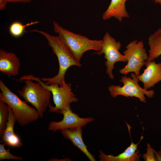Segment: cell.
I'll return each mask as SVG.
<instances>
[{"instance_id": "9", "label": "cell", "mask_w": 161, "mask_h": 161, "mask_svg": "<svg viewBox=\"0 0 161 161\" xmlns=\"http://www.w3.org/2000/svg\"><path fill=\"white\" fill-rule=\"evenodd\" d=\"M57 113L63 115L62 120L59 121H51L48 125L49 130L55 132L58 130L82 127L95 120L92 117L82 118L74 113L71 108L59 111Z\"/></svg>"}, {"instance_id": "11", "label": "cell", "mask_w": 161, "mask_h": 161, "mask_svg": "<svg viewBox=\"0 0 161 161\" xmlns=\"http://www.w3.org/2000/svg\"><path fill=\"white\" fill-rule=\"evenodd\" d=\"M145 66L143 72L137 78L143 83V88L147 90L161 81V63H157L153 60Z\"/></svg>"}, {"instance_id": "13", "label": "cell", "mask_w": 161, "mask_h": 161, "mask_svg": "<svg viewBox=\"0 0 161 161\" xmlns=\"http://www.w3.org/2000/svg\"><path fill=\"white\" fill-rule=\"evenodd\" d=\"M63 136L69 140L72 144L81 151L91 161H95L94 156L88 150L82 137V127L66 129L60 130Z\"/></svg>"}, {"instance_id": "18", "label": "cell", "mask_w": 161, "mask_h": 161, "mask_svg": "<svg viewBox=\"0 0 161 161\" xmlns=\"http://www.w3.org/2000/svg\"><path fill=\"white\" fill-rule=\"evenodd\" d=\"M39 22L35 21L23 24L18 21L13 22L10 25L9 31L10 34L15 37H19L21 36L25 32L26 27L36 24Z\"/></svg>"}, {"instance_id": "25", "label": "cell", "mask_w": 161, "mask_h": 161, "mask_svg": "<svg viewBox=\"0 0 161 161\" xmlns=\"http://www.w3.org/2000/svg\"><path fill=\"white\" fill-rule=\"evenodd\" d=\"M160 150L157 152L160 154H161V146L160 147Z\"/></svg>"}, {"instance_id": "14", "label": "cell", "mask_w": 161, "mask_h": 161, "mask_svg": "<svg viewBox=\"0 0 161 161\" xmlns=\"http://www.w3.org/2000/svg\"><path fill=\"white\" fill-rule=\"evenodd\" d=\"M9 117L6 127L1 137V142L5 145L13 147H20L23 145L19 136L14 131L16 119L11 108L9 106Z\"/></svg>"}, {"instance_id": "7", "label": "cell", "mask_w": 161, "mask_h": 161, "mask_svg": "<svg viewBox=\"0 0 161 161\" xmlns=\"http://www.w3.org/2000/svg\"><path fill=\"white\" fill-rule=\"evenodd\" d=\"M123 54L126 56L127 63L119 72L125 75L133 72L137 76L140 75V70L145 65L148 57L143 42L134 40L128 44Z\"/></svg>"}, {"instance_id": "16", "label": "cell", "mask_w": 161, "mask_h": 161, "mask_svg": "<svg viewBox=\"0 0 161 161\" xmlns=\"http://www.w3.org/2000/svg\"><path fill=\"white\" fill-rule=\"evenodd\" d=\"M148 44L149 47V55L146 61L145 66L150 62L158 58L161 55V28H159L148 38Z\"/></svg>"}, {"instance_id": "20", "label": "cell", "mask_w": 161, "mask_h": 161, "mask_svg": "<svg viewBox=\"0 0 161 161\" xmlns=\"http://www.w3.org/2000/svg\"><path fill=\"white\" fill-rule=\"evenodd\" d=\"M147 152L143 155V158L145 161H156L154 150L149 143L147 144Z\"/></svg>"}, {"instance_id": "17", "label": "cell", "mask_w": 161, "mask_h": 161, "mask_svg": "<svg viewBox=\"0 0 161 161\" xmlns=\"http://www.w3.org/2000/svg\"><path fill=\"white\" fill-rule=\"evenodd\" d=\"M9 117L8 106L0 100V137H2L6 127Z\"/></svg>"}, {"instance_id": "6", "label": "cell", "mask_w": 161, "mask_h": 161, "mask_svg": "<svg viewBox=\"0 0 161 161\" xmlns=\"http://www.w3.org/2000/svg\"><path fill=\"white\" fill-rule=\"evenodd\" d=\"M131 78L127 77L126 75L122 76L120 81L123 86L111 85L108 89L111 97L116 98L118 95L125 97H134L138 98L141 102L146 103L145 95L149 98L153 97L154 95L153 90H147L141 87L139 85V81L137 76L134 73L130 75Z\"/></svg>"}, {"instance_id": "21", "label": "cell", "mask_w": 161, "mask_h": 161, "mask_svg": "<svg viewBox=\"0 0 161 161\" xmlns=\"http://www.w3.org/2000/svg\"><path fill=\"white\" fill-rule=\"evenodd\" d=\"M8 2L16 3L20 2L27 3L31 1L32 0H6Z\"/></svg>"}, {"instance_id": "2", "label": "cell", "mask_w": 161, "mask_h": 161, "mask_svg": "<svg viewBox=\"0 0 161 161\" xmlns=\"http://www.w3.org/2000/svg\"><path fill=\"white\" fill-rule=\"evenodd\" d=\"M53 30L62 39L76 60L79 62L84 53L90 50L100 51L103 40H92L85 36L77 34L61 27L53 21Z\"/></svg>"}, {"instance_id": "4", "label": "cell", "mask_w": 161, "mask_h": 161, "mask_svg": "<svg viewBox=\"0 0 161 161\" xmlns=\"http://www.w3.org/2000/svg\"><path fill=\"white\" fill-rule=\"evenodd\" d=\"M30 79L39 82L45 88L49 90L52 94L55 106H49V112L57 113L60 110L71 108L70 104L78 100L75 94L72 91V84L65 83L62 86L56 83H51L47 85L41 79L32 75H24L19 80H23Z\"/></svg>"}, {"instance_id": "24", "label": "cell", "mask_w": 161, "mask_h": 161, "mask_svg": "<svg viewBox=\"0 0 161 161\" xmlns=\"http://www.w3.org/2000/svg\"><path fill=\"white\" fill-rule=\"evenodd\" d=\"M156 4L158 3L161 5V0H153Z\"/></svg>"}, {"instance_id": "5", "label": "cell", "mask_w": 161, "mask_h": 161, "mask_svg": "<svg viewBox=\"0 0 161 161\" xmlns=\"http://www.w3.org/2000/svg\"><path fill=\"white\" fill-rule=\"evenodd\" d=\"M23 81L25 84L21 90H18V93L26 102L35 107L39 117L42 118L44 113L50 105L51 92L38 82L35 83L30 79Z\"/></svg>"}, {"instance_id": "12", "label": "cell", "mask_w": 161, "mask_h": 161, "mask_svg": "<svg viewBox=\"0 0 161 161\" xmlns=\"http://www.w3.org/2000/svg\"><path fill=\"white\" fill-rule=\"evenodd\" d=\"M20 62L15 54L7 52L2 48L0 50V71L10 76L18 75Z\"/></svg>"}, {"instance_id": "23", "label": "cell", "mask_w": 161, "mask_h": 161, "mask_svg": "<svg viewBox=\"0 0 161 161\" xmlns=\"http://www.w3.org/2000/svg\"><path fill=\"white\" fill-rule=\"evenodd\" d=\"M155 154L156 161H161V154L155 151Z\"/></svg>"}, {"instance_id": "19", "label": "cell", "mask_w": 161, "mask_h": 161, "mask_svg": "<svg viewBox=\"0 0 161 161\" xmlns=\"http://www.w3.org/2000/svg\"><path fill=\"white\" fill-rule=\"evenodd\" d=\"M4 143L0 144V161L3 160H16L20 161L23 160V158L21 156H17L12 154L10 151L9 148L6 149Z\"/></svg>"}, {"instance_id": "1", "label": "cell", "mask_w": 161, "mask_h": 161, "mask_svg": "<svg viewBox=\"0 0 161 161\" xmlns=\"http://www.w3.org/2000/svg\"><path fill=\"white\" fill-rule=\"evenodd\" d=\"M31 32L38 33L43 35L47 41L49 45L56 55L59 64L58 74L51 78H43L41 80L47 81L46 84L56 83L62 86L65 82V76L67 70L71 66L80 67L81 65L75 58L62 39L58 35H53L44 31L35 29Z\"/></svg>"}, {"instance_id": "3", "label": "cell", "mask_w": 161, "mask_h": 161, "mask_svg": "<svg viewBox=\"0 0 161 161\" xmlns=\"http://www.w3.org/2000/svg\"><path fill=\"white\" fill-rule=\"evenodd\" d=\"M0 100L5 102L12 109L17 122L22 126L27 125L37 120L39 117L35 108L21 100L0 80Z\"/></svg>"}, {"instance_id": "10", "label": "cell", "mask_w": 161, "mask_h": 161, "mask_svg": "<svg viewBox=\"0 0 161 161\" xmlns=\"http://www.w3.org/2000/svg\"><path fill=\"white\" fill-rule=\"evenodd\" d=\"M144 137L143 133L139 142L136 144L133 142L131 140L130 145L122 153L114 156L113 155H107L100 150L98 157L100 161H139L141 156V154L137 149V146Z\"/></svg>"}, {"instance_id": "22", "label": "cell", "mask_w": 161, "mask_h": 161, "mask_svg": "<svg viewBox=\"0 0 161 161\" xmlns=\"http://www.w3.org/2000/svg\"><path fill=\"white\" fill-rule=\"evenodd\" d=\"M8 2L6 0H0V10H4Z\"/></svg>"}, {"instance_id": "15", "label": "cell", "mask_w": 161, "mask_h": 161, "mask_svg": "<svg viewBox=\"0 0 161 161\" xmlns=\"http://www.w3.org/2000/svg\"><path fill=\"white\" fill-rule=\"evenodd\" d=\"M128 0H111L107 9L103 13V19L105 20L114 17L120 22L124 18H129L125 5L126 2Z\"/></svg>"}, {"instance_id": "8", "label": "cell", "mask_w": 161, "mask_h": 161, "mask_svg": "<svg viewBox=\"0 0 161 161\" xmlns=\"http://www.w3.org/2000/svg\"><path fill=\"white\" fill-rule=\"evenodd\" d=\"M102 40L101 50L94 53L99 55L104 54V58L106 60L105 64L106 67V74L110 79H113L114 76L112 71L114 69V64L118 62H127L126 57L119 51L121 47V42L117 41L108 32L105 34Z\"/></svg>"}]
</instances>
